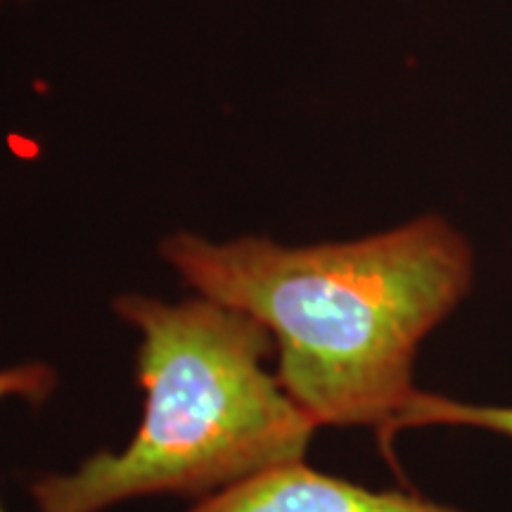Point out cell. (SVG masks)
Masks as SVG:
<instances>
[{
	"label": "cell",
	"instance_id": "6da1fadb",
	"mask_svg": "<svg viewBox=\"0 0 512 512\" xmlns=\"http://www.w3.org/2000/svg\"><path fill=\"white\" fill-rule=\"evenodd\" d=\"M159 254L192 292L271 332L275 375L313 425L370 427L389 460L420 392L413 366L422 339L475 283V249L439 214L316 245L176 230Z\"/></svg>",
	"mask_w": 512,
	"mask_h": 512
},
{
	"label": "cell",
	"instance_id": "5b68a950",
	"mask_svg": "<svg viewBox=\"0 0 512 512\" xmlns=\"http://www.w3.org/2000/svg\"><path fill=\"white\" fill-rule=\"evenodd\" d=\"M57 387V375L48 363L29 361L19 366L0 368V401L22 399L29 403H43ZM0 512H8L0 503Z\"/></svg>",
	"mask_w": 512,
	"mask_h": 512
},
{
	"label": "cell",
	"instance_id": "8992f818",
	"mask_svg": "<svg viewBox=\"0 0 512 512\" xmlns=\"http://www.w3.org/2000/svg\"><path fill=\"white\" fill-rule=\"evenodd\" d=\"M5 3H15V0H0V5H5Z\"/></svg>",
	"mask_w": 512,
	"mask_h": 512
},
{
	"label": "cell",
	"instance_id": "277c9868",
	"mask_svg": "<svg viewBox=\"0 0 512 512\" xmlns=\"http://www.w3.org/2000/svg\"><path fill=\"white\" fill-rule=\"evenodd\" d=\"M425 425H451L489 430L512 439V406H472L439 394L418 392L401 420V432Z\"/></svg>",
	"mask_w": 512,
	"mask_h": 512
},
{
	"label": "cell",
	"instance_id": "3957f363",
	"mask_svg": "<svg viewBox=\"0 0 512 512\" xmlns=\"http://www.w3.org/2000/svg\"><path fill=\"white\" fill-rule=\"evenodd\" d=\"M190 512H460L418 494L373 491L304 460L275 467L223 494L204 498Z\"/></svg>",
	"mask_w": 512,
	"mask_h": 512
},
{
	"label": "cell",
	"instance_id": "7a4b0ae2",
	"mask_svg": "<svg viewBox=\"0 0 512 512\" xmlns=\"http://www.w3.org/2000/svg\"><path fill=\"white\" fill-rule=\"evenodd\" d=\"M112 309L140 335L143 420L121 451L34 479L38 512H102L145 496L204 501L304 460L318 427L268 370L275 344L259 320L204 294L164 302L128 292Z\"/></svg>",
	"mask_w": 512,
	"mask_h": 512
}]
</instances>
